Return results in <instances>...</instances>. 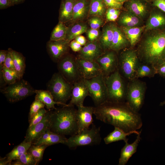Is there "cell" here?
Masks as SVG:
<instances>
[{
    "label": "cell",
    "mask_w": 165,
    "mask_h": 165,
    "mask_svg": "<svg viewBox=\"0 0 165 165\" xmlns=\"http://www.w3.org/2000/svg\"><path fill=\"white\" fill-rule=\"evenodd\" d=\"M94 114L97 119L127 132L137 130L142 125L141 114L126 101H106L94 107Z\"/></svg>",
    "instance_id": "6da1fadb"
},
{
    "label": "cell",
    "mask_w": 165,
    "mask_h": 165,
    "mask_svg": "<svg viewBox=\"0 0 165 165\" xmlns=\"http://www.w3.org/2000/svg\"><path fill=\"white\" fill-rule=\"evenodd\" d=\"M136 50L140 62L156 69L165 61V29L144 31Z\"/></svg>",
    "instance_id": "7a4b0ae2"
},
{
    "label": "cell",
    "mask_w": 165,
    "mask_h": 165,
    "mask_svg": "<svg viewBox=\"0 0 165 165\" xmlns=\"http://www.w3.org/2000/svg\"><path fill=\"white\" fill-rule=\"evenodd\" d=\"M50 109V130L62 135L72 136L77 134V109L68 105L63 107Z\"/></svg>",
    "instance_id": "3957f363"
},
{
    "label": "cell",
    "mask_w": 165,
    "mask_h": 165,
    "mask_svg": "<svg viewBox=\"0 0 165 165\" xmlns=\"http://www.w3.org/2000/svg\"><path fill=\"white\" fill-rule=\"evenodd\" d=\"M105 78L107 91V101L125 102L127 85L118 70L105 76Z\"/></svg>",
    "instance_id": "277c9868"
},
{
    "label": "cell",
    "mask_w": 165,
    "mask_h": 165,
    "mask_svg": "<svg viewBox=\"0 0 165 165\" xmlns=\"http://www.w3.org/2000/svg\"><path fill=\"white\" fill-rule=\"evenodd\" d=\"M72 86L58 72L54 73L46 84L47 90L51 93L54 101L66 105L71 99Z\"/></svg>",
    "instance_id": "5b68a950"
},
{
    "label": "cell",
    "mask_w": 165,
    "mask_h": 165,
    "mask_svg": "<svg viewBox=\"0 0 165 165\" xmlns=\"http://www.w3.org/2000/svg\"><path fill=\"white\" fill-rule=\"evenodd\" d=\"M122 50L118 55V70L123 77L129 81L136 79L140 61L136 50L131 48Z\"/></svg>",
    "instance_id": "8992f818"
},
{
    "label": "cell",
    "mask_w": 165,
    "mask_h": 165,
    "mask_svg": "<svg viewBox=\"0 0 165 165\" xmlns=\"http://www.w3.org/2000/svg\"><path fill=\"white\" fill-rule=\"evenodd\" d=\"M100 127L92 124L91 128L85 129L79 133L71 136L67 138L65 145L70 148L85 145H93L100 144L101 138Z\"/></svg>",
    "instance_id": "52a82bcc"
},
{
    "label": "cell",
    "mask_w": 165,
    "mask_h": 165,
    "mask_svg": "<svg viewBox=\"0 0 165 165\" xmlns=\"http://www.w3.org/2000/svg\"><path fill=\"white\" fill-rule=\"evenodd\" d=\"M35 90L27 81L21 79L1 89V92L11 103L22 100L35 93Z\"/></svg>",
    "instance_id": "ba28073f"
},
{
    "label": "cell",
    "mask_w": 165,
    "mask_h": 165,
    "mask_svg": "<svg viewBox=\"0 0 165 165\" xmlns=\"http://www.w3.org/2000/svg\"><path fill=\"white\" fill-rule=\"evenodd\" d=\"M146 89L145 83L137 79L129 81L127 84L126 102L137 112L143 105Z\"/></svg>",
    "instance_id": "9c48e42d"
},
{
    "label": "cell",
    "mask_w": 165,
    "mask_h": 165,
    "mask_svg": "<svg viewBox=\"0 0 165 165\" xmlns=\"http://www.w3.org/2000/svg\"><path fill=\"white\" fill-rule=\"evenodd\" d=\"M57 63L58 72L70 83L73 85L82 79L76 58L68 53L62 57Z\"/></svg>",
    "instance_id": "30bf717a"
},
{
    "label": "cell",
    "mask_w": 165,
    "mask_h": 165,
    "mask_svg": "<svg viewBox=\"0 0 165 165\" xmlns=\"http://www.w3.org/2000/svg\"><path fill=\"white\" fill-rule=\"evenodd\" d=\"M89 96L92 99L95 106L107 101V91L105 76L101 74L89 79H85Z\"/></svg>",
    "instance_id": "8fae6325"
},
{
    "label": "cell",
    "mask_w": 165,
    "mask_h": 165,
    "mask_svg": "<svg viewBox=\"0 0 165 165\" xmlns=\"http://www.w3.org/2000/svg\"><path fill=\"white\" fill-rule=\"evenodd\" d=\"M117 53L114 50H107L95 60L99 64L102 74L104 76L109 75L118 69Z\"/></svg>",
    "instance_id": "7c38bea8"
},
{
    "label": "cell",
    "mask_w": 165,
    "mask_h": 165,
    "mask_svg": "<svg viewBox=\"0 0 165 165\" xmlns=\"http://www.w3.org/2000/svg\"><path fill=\"white\" fill-rule=\"evenodd\" d=\"M123 9L142 19L146 20L153 6L146 0H127L123 5Z\"/></svg>",
    "instance_id": "4fadbf2b"
},
{
    "label": "cell",
    "mask_w": 165,
    "mask_h": 165,
    "mask_svg": "<svg viewBox=\"0 0 165 165\" xmlns=\"http://www.w3.org/2000/svg\"><path fill=\"white\" fill-rule=\"evenodd\" d=\"M70 42L65 40L52 41L50 40L46 43L47 52L52 60L57 63L64 55L68 53Z\"/></svg>",
    "instance_id": "5bb4252c"
},
{
    "label": "cell",
    "mask_w": 165,
    "mask_h": 165,
    "mask_svg": "<svg viewBox=\"0 0 165 165\" xmlns=\"http://www.w3.org/2000/svg\"><path fill=\"white\" fill-rule=\"evenodd\" d=\"M82 78L89 79L102 74L100 68L95 61H90L76 57Z\"/></svg>",
    "instance_id": "9a60e30c"
},
{
    "label": "cell",
    "mask_w": 165,
    "mask_h": 165,
    "mask_svg": "<svg viewBox=\"0 0 165 165\" xmlns=\"http://www.w3.org/2000/svg\"><path fill=\"white\" fill-rule=\"evenodd\" d=\"M89 96L87 87L85 79L82 78L73 84L71 97L68 105L77 107L83 105L86 97Z\"/></svg>",
    "instance_id": "2e32d148"
},
{
    "label": "cell",
    "mask_w": 165,
    "mask_h": 165,
    "mask_svg": "<svg viewBox=\"0 0 165 165\" xmlns=\"http://www.w3.org/2000/svg\"><path fill=\"white\" fill-rule=\"evenodd\" d=\"M165 29V13L153 6L144 25V31Z\"/></svg>",
    "instance_id": "e0dca14e"
},
{
    "label": "cell",
    "mask_w": 165,
    "mask_h": 165,
    "mask_svg": "<svg viewBox=\"0 0 165 165\" xmlns=\"http://www.w3.org/2000/svg\"><path fill=\"white\" fill-rule=\"evenodd\" d=\"M76 120L78 126L77 134L85 129L89 128L93 124V114L94 107L80 105L77 106Z\"/></svg>",
    "instance_id": "ac0fdd59"
},
{
    "label": "cell",
    "mask_w": 165,
    "mask_h": 165,
    "mask_svg": "<svg viewBox=\"0 0 165 165\" xmlns=\"http://www.w3.org/2000/svg\"><path fill=\"white\" fill-rule=\"evenodd\" d=\"M50 113V109L41 122L30 128H28L24 140L31 142L32 144L46 129L49 128Z\"/></svg>",
    "instance_id": "d6986e66"
},
{
    "label": "cell",
    "mask_w": 165,
    "mask_h": 165,
    "mask_svg": "<svg viewBox=\"0 0 165 165\" xmlns=\"http://www.w3.org/2000/svg\"><path fill=\"white\" fill-rule=\"evenodd\" d=\"M99 41L89 42L79 52L78 58L90 61H95L104 52Z\"/></svg>",
    "instance_id": "ffe728a7"
},
{
    "label": "cell",
    "mask_w": 165,
    "mask_h": 165,
    "mask_svg": "<svg viewBox=\"0 0 165 165\" xmlns=\"http://www.w3.org/2000/svg\"><path fill=\"white\" fill-rule=\"evenodd\" d=\"M113 37L110 50L117 53L130 46L129 42L121 28L116 24L111 23Z\"/></svg>",
    "instance_id": "44dd1931"
},
{
    "label": "cell",
    "mask_w": 165,
    "mask_h": 165,
    "mask_svg": "<svg viewBox=\"0 0 165 165\" xmlns=\"http://www.w3.org/2000/svg\"><path fill=\"white\" fill-rule=\"evenodd\" d=\"M67 139L65 136L53 132L48 128L32 144L35 145H45L48 146L58 143L65 145Z\"/></svg>",
    "instance_id": "7402d4cb"
},
{
    "label": "cell",
    "mask_w": 165,
    "mask_h": 165,
    "mask_svg": "<svg viewBox=\"0 0 165 165\" xmlns=\"http://www.w3.org/2000/svg\"><path fill=\"white\" fill-rule=\"evenodd\" d=\"M117 20L118 25L120 27H141L144 25L143 20L133 13L123 9Z\"/></svg>",
    "instance_id": "603a6c76"
},
{
    "label": "cell",
    "mask_w": 165,
    "mask_h": 165,
    "mask_svg": "<svg viewBox=\"0 0 165 165\" xmlns=\"http://www.w3.org/2000/svg\"><path fill=\"white\" fill-rule=\"evenodd\" d=\"M141 130L137 135L134 141L131 144H129L128 141L125 142V144L122 148L120 157L119 159V165H125L132 156L136 152L138 144L140 141V135Z\"/></svg>",
    "instance_id": "cb8c5ba5"
},
{
    "label": "cell",
    "mask_w": 165,
    "mask_h": 165,
    "mask_svg": "<svg viewBox=\"0 0 165 165\" xmlns=\"http://www.w3.org/2000/svg\"><path fill=\"white\" fill-rule=\"evenodd\" d=\"M90 1L76 0L74 4L72 20L76 21L84 19L89 14Z\"/></svg>",
    "instance_id": "d4e9b609"
},
{
    "label": "cell",
    "mask_w": 165,
    "mask_h": 165,
    "mask_svg": "<svg viewBox=\"0 0 165 165\" xmlns=\"http://www.w3.org/2000/svg\"><path fill=\"white\" fill-rule=\"evenodd\" d=\"M76 0H61L59 10V20L64 23L72 20L74 6Z\"/></svg>",
    "instance_id": "484cf974"
},
{
    "label": "cell",
    "mask_w": 165,
    "mask_h": 165,
    "mask_svg": "<svg viewBox=\"0 0 165 165\" xmlns=\"http://www.w3.org/2000/svg\"><path fill=\"white\" fill-rule=\"evenodd\" d=\"M128 38L131 48L139 41L144 31V25L141 27H121Z\"/></svg>",
    "instance_id": "4316f807"
},
{
    "label": "cell",
    "mask_w": 165,
    "mask_h": 165,
    "mask_svg": "<svg viewBox=\"0 0 165 165\" xmlns=\"http://www.w3.org/2000/svg\"><path fill=\"white\" fill-rule=\"evenodd\" d=\"M35 99L43 103L48 109L55 108V105L56 104L66 106L55 101L51 93L47 90H35Z\"/></svg>",
    "instance_id": "83f0119b"
},
{
    "label": "cell",
    "mask_w": 165,
    "mask_h": 165,
    "mask_svg": "<svg viewBox=\"0 0 165 165\" xmlns=\"http://www.w3.org/2000/svg\"><path fill=\"white\" fill-rule=\"evenodd\" d=\"M139 132L133 130L127 132L119 128L115 127L114 130L105 138L104 140L106 144L120 140H123L125 142L128 140V139L127 138V136L133 134L137 135Z\"/></svg>",
    "instance_id": "f1b7e54d"
},
{
    "label": "cell",
    "mask_w": 165,
    "mask_h": 165,
    "mask_svg": "<svg viewBox=\"0 0 165 165\" xmlns=\"http://www.w3.org/2000/svg\"><path fill=\"white\" fill-rule=\"evenodd\" d=\"M113 37L111 23L106 24L103 28L99 41L104 51L110 50Z\"/></svg>",
    "instance_id": "f546056e"
},
{
    "label": "cell",
    "mask_w": 165,
    "mask_h": 165,
    "mask_svg": "<svg viewBox=\"0 0 165 165\" xmlns=\"http://www.w3.org/2000/svg\"><path fill=\"white\" fill-rule=\"evenodd\" d=\"M31 145V142L24 140L20 144L15 146L6 155L8 165H10L12 161L16 160L22 154L27 152Z\"/></svg>",
    "instance_id": "4dcf8cb0"
},
{
    "label": "cell",
    "mask_w": 165,
    "mask_h": 165,
    "mask_svg": "<svg viewBox=\"0 0 165 165\" xmlns=\"http://www.w3.org/2000/svg\"><path fill=\"white\" fill-rule=\"evenodd\" d=\"M88 27L85 23L79 22L67 27L65 40L70 42L78 36L86 32Z\"/></svg>",
    "instance_id": "1f68e13d"
},
{
    "label": "cell",
    "mask_w": 165,
    "mask_h": 165,
    "mask_svg": "<svg viewBox=\"0 0 165 165\" xmlns=\"http://www.w3.org/2000/svg\"><path fill=\"white\" fill-rule=\"evenodd\" d=\"M15 70L19 76L22 78L26 68L25 58L23 54L11 49Z\"/></svg>",
    "instance_id": "d6a6232c"
},
{
    "label": "cell",
    "mask_w": 165,
    "mask_h": 165,
    "mask_svg": "<svg viewBox=\"0 0 165 165\" xmlns=\"http://www.w3.org/2000/svg\"><path fill=\"white\" fill-rule=\"evenodd\" d=\"M108 7L104 0H91L89 15L102 17L105 13Z\"/></svg>",
    "instance_id": "836d02e7"
},
{
    "label": "cell",
    "mask_w": 165,
    "mask_h": 165,
    "mask_svg": "<svg viewBox=\"0 0 165 165\" xmlns=\"http://www.w3.org/2000/svg\"><path fill=\"white\" fill-rule=\"evenodd\" d=\"M157 74L156 69L153 66L140 61L138 66L135 78L138 79L144 77H153Z\"/></svg>",
    "instance_id": "e575fe53"
},
{
    "label": "cell",
    "mask_w": 165,
    "mask_h": 165,
    "mask_svg": "<svg viewBox=\"0 0 165 165\" xmlns=\"http://www.w3.org/2000/svg\"><path fill=\"white\" fill-rule=\"evenodd\" d=\"M0 83L4 82L6 84H13L21 79L15 70L9 69L4 67L0 71Z\"/></svg>",
    "instance_id": "d590c367"
},
{
    "label": "cell",
    "mask_w": 165,
    "mask_h": 165,
    "mask_svg": "<svg viewBox=\"0 0 165 165\" xmlns=\"http://www.w3.org/2000/svg\"><path fill=\"white\" fill-rule=\"evenodd\" d=\"M67 29V27L64 23L59 21L51 33L50 40L56 41L65 39Z\"/></svg>",
    "instance_id": "8d00e7d4"
},
{
    "label": "cell",
    "mask_w": 165,
    "mask_h": 165,
    "mask_svg": "<svg viewBox=\"0 0 165 165\" xmlns=\"http://www.w3.org/2000/svg\"><path fill=\"white\" fill-rule=\"evenodd\" d=\"M48 146L45 145H35L32 144L28 151L36 161L37 164L42 160L44 151Z\"/></svg>",
    "instance_id": "74e56055"
},
{
    "label": "cell",
    "mask_w": 165,
    "mask_h": 165,
    "mask_svg": "<svg viewBox=\"0 0 165 165\" xmlns=\"http://www.w3.org/2000/svg\"><path fill=\"white\" fill-rule=\"evenodd\" d=\"M47 112L48 111L44 108L41 109L28 121L29 125L28 128H30L41 122Z\"/></svg>",
    "instance_id": "f35d334b"
},
{
    "label": "cell",
    "mask_w": 165,
    "mask_h": 165,
    "mask_svg": "<svg viewBox=\"0 0 165 165\" xmlns=\"http://www.w3.org/2000/svg\"><path fill=\"white\" fill-rule=\"evenodd\" d=\"M122 9L113 8H108L105 13L106 18L107 20L114 21L116 20Z\"/></svg>",
    "instance_id": "ab89813d"
},
{
    "label": "cell",
    "mask_w": 165,
    "mask_h": 165,
    "mask_svg": "<svg viewBox=\"0 0 165 165\" xmlns=\"http://www.w3.org/2000/svg\"><path fill=\"white\" fill-rule=\"evenodd\" d=\"M15 160L20 161L23 165H38L36 161L28 151L22 154Z\"/></svg>",
    "instance_id": "60d3db41"
},
{
    "label": "cell",
    "mask_w": 165,
    "mask_h": 165,
    "mask_svg": "<svg viewBox=\"0 0 165 165\" xmlns=\"http://www.w3.org/2000/svg\"><path fill=\"white\" fill-rule=\"evenodd\" d=\"M45 105L41 101L35 99L30 106L28 115V121L41 109L44 108Z\"/></svg>",
    "instance_id": "b9f144b4"
},
{
    "label": "cell",
    "mask_w": 165,
    "mask_h": 165,
    "mask_svg": "<svg viewBox=\"0 0 165 165\" xmlns=\"http://www.w3.org/2000/svg\"><path fill=\"white\" fill-rule=\"evenodd\" d=\"M88 23L91 28L98 29L103 25L104 22L101 17L92 16L89 19Z\"/></svg>",
    "instance_id": "7bdbcfd3"
},
{
    "label": "cell",
    "mask_w": 165,
    "mask_h": 165,
    "mask_svg": "<svg viewBox=\"0 0 165 165\" xmlns=\"http://www.w3.org/2000/svg\"><path fill=\"white\" fill-rule=\"evenodd\" d=\"M8 50L4 66L10 70H15L11 52V48H9Z\"/></svg>",
    "instance_id": "ee69618b"
},
{
    "label": "cell",
    "mask_w": 165,
    "mask_h": 165,
    "mask_svg": "<svg viewBox=\"0 0 165 165\" xmlns=\"http://www.w3.org/2000/svg\"><path fill=\"white\" fill-rule=\"evenodd\" d=\"M88 39L89 42H94L97 40L100 32L98 29L90 28L88 29L86 32Z\"/></svg>",
    "instance_id": "f6af8a7d"
},
{
    "label": "cell",
    "mask_w": 165,
    "mask_h": 165,
    "mask_svg": "<svg viewBox=\"0 0 165 165\" xmlns=\"http://www.w3.org/2000/svg\"><path fill=\"white\" fill-rule=\"evenodd\" d=\"M108 8L111 7L119 9H123V4L117 0H104Z\"/></svg>",
    "instance_id": "bcb514c9"
},
{
    "label": "cell",
    "mask_w": 165,
    "mask_h": 165,
    "mask_svg": "<svg viewBox=\"0 0 165 165\" xmlns=\"http://www.w3.org/2000/svg\"><path fill=\"white\" fill-rule=\"evenodd\" d=\"M151 3L153 6L157 7L165 13V0H153Z\"/></svg>",
    "instance_id": "7dc6e473"
},
{
    "label": "cell",
    "mask_w": 165,
    "mask_h": 165,
    "mask_svg": "<svg viewBox=\"0 0 165 165\" xmlns=\"http://www.w3.org/2000/svg\"><path fill=\"white\" fill-rule=\"evenodd\" d=\"M82 46L75 40H72L70 42V48L75 52H79L82 48Z\"/></svg>",
    "instance_id": "c3c4849f"
},
{
    "label": "cell",
    "mask_w": 165,
    "mask_h": 165,
    "mask_svg": "<svg viewBox=\"0 0 165 165\" xmlns=\"http://www.w3.org/2000/svg\"><path fill=\"white\" fill-rule=\"evenodd\" d=\"M8 50H0V71H2L4 66L5 63Z\"/></svg>",
    "instance_id": "681fc988"
},
{
    "label": "cell",
    "mask_w": 165,
    "mask_h": 165,
    "mask_svg": "<svg viewBox=\"0 0 165 165\" xmlns=\"http://www.w3.org/2000/svg\"><path fill=\"white\" fill-rule=\"evenodd\" d=\"M13 6L10 0H0V9H6L10 6Z\"/></svg>",
    "instance_id": "f907efd6"
},
{
    "label": "cell",
    "mask_w": 165,
    "mask_h": 165,
    "mask_svg": "<svg viewBox=\"0 0 165 165\" xmlns=\"http://www.w3.org/2000/svg\"><path fill=\"white\" fill-rule=\"evenodd\" d=\"M157 74L165 78V61L158 66L156 68Z\"/></svg>",
    "instance_id": "816d5d0a"
},
{
    "label": "cell",
    "mask_w": 165,
    "mask_h": 165,
    "mask_svg": "<svg viewBox=\"0 0 165 165\" xmlns=\"http://www.w3.org/2000/svg\"><path fill=\"white\" fill-rule=\"evenodd\" d=\"M74 40L82 46H84L87 43L86 38L81 35L76 37Z\"/></svg>",
    "instance_id": "f5cc1de1"
},
{
    "label": "cell",
    "mask_w": 165,
    "mask_h": 165,
    "mask_svg": "<svg viewBox=\"0 0 165 165\" xmlns=\"http://www.w3.org/2000/svg\"><path fill=\"white\" fill-rule=\"evenodd\" d=\"M0 165H8V162L6 156L2 158L0 157Z\"/></svg>",
    "instance_id": "db71d44e"
},
{
    "label": "cell",
    "mask_w": 165,
    "mask_h": 165,
    "mask_svg": "<svg viewBox=\"0 0 165 165\" xmlns=\"http://www.w3.org/2000/svg\"><path fill=\"white\" fill-rule=\"evenodd\" d=\"M13 6L21 3L23 2L24 0H10Z\"/></svg>",
    "instance_id": "11a10c76"
},
{
    "label": "cell",
    "mask_w": 165,
    "mask_h": 165,
    "mask_svg": "<svg viewBox=\"0 0 165 165\" xmlns=\"http://www.w3.org/2000/svg\"><path fill=\"white\" fill-rule=\"evenodd\" d=\"M10 165H23V164L20 161L17 160H15V161H12Z\"/></svg>",
    "instance_id": "9f6ffc18"
},
{
    "label": "cell",
    "mask_w": 165,
    "mask_h": 165,
    "mask_svg": "<svg viewBox=\"0 0 165 165\" xmlns=\"http://www.w3.org/2000/svg\"><path fill=\"white\" fill-rule=\"evenodd\" d=\"M165 105V100H164V101H163L162 102H161L160 103V105L162 106L164 105Z\"/></svg>",
    "instance_id": "6f0895ef"
},
{
    "label": "cell",
    "mask_w": 165,
    "mask_h": 165,
    "mask_svg": "<svg viewBox=\"0 0 165 165\" xmlns=\"http://www.w3.org/2000/svg\"><path fill=\"white\" fill-rule=\"evenodd\" d=\"M119 2L123 4L127 0H117Z\"/></svg>",
    "instance_id": "680465c9"
},
{
    "label": "cell",
    "mask_w": 165,
    "mask_h": 165,
    "mask_svg": "<svg viewBox=\"0 0 165 165\" xmlns=\"http://www.w3.org/2000/svg\"><path fill=\"white\" fill-rule=\"evenodd\" d=\"M146 1H148L150 2H151L153 0H146Z\"/></svg>",
    "instance_id": "91938a15"
}]
</instances>
